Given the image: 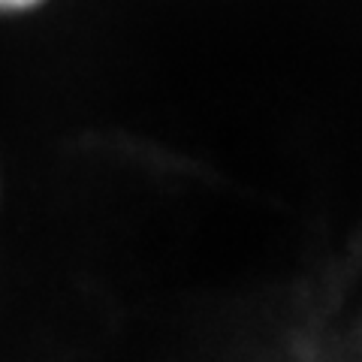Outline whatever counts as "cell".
Listing matches in <instances>:
<instances>
[{
	"instance_id": "6da1fadb",
	"label": "cell",
	"mask_w": 362,
	"mask_h": 362,
	"mask_svg": "<svg viewBox=\"0 0 362 362\" xmlns=\"http://www.w3.org/2000/svg\"><path fill=\"white\" fill-rule=\"evenodd\" d=\"M45 4H49V0H0V16H25Z\"/></svg>"
}]
</instances>
